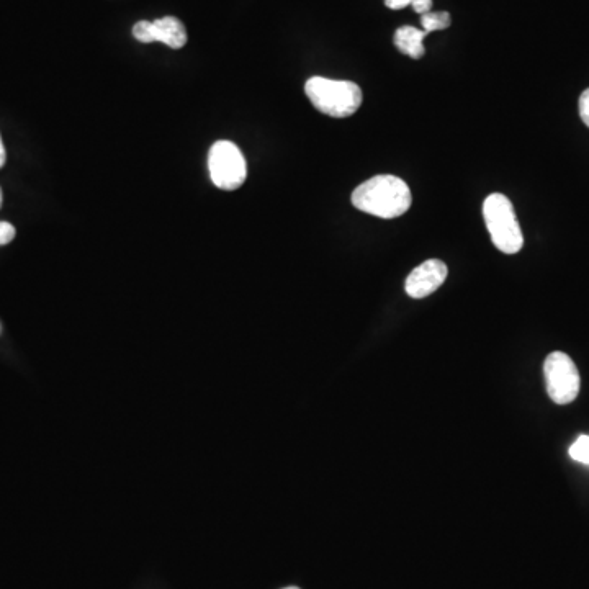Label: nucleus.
<instances>
[{"instance_id": "obj_1", "label": "nucleus", "mask_w": 589, "mask_h": 589, "mask_svg": "<svg viewBox=\"0 0 589 589\" xmlns=\"http://www.w3.org/2000/svg\"><path fill=\"white\" fill-rule=\"evenodd\" d=\"M352 205L383 220L405 215L413 203L410 187L396 176H375L365 180L352 192Z\"/></svg>"}, {"instance_id": "obj_2", "label": "nucleus", "mask_w": 589, "mask_h": 589, "mask_svg": "<svg viewBox=\"0 0 589 589\" xmlns=\"http://www.w3.org/2000/svg\"><path fill=\"white\" fill-rule=\"evenodd\" d=\"M305 94L318 112L333 118L352 117L362 105V90L351 81L311 77L306 82Z\"/></svg>"}, {"instance_id": "obj_3", "label": "nucleus", "mask_w": 589, "mask_h": 589, "mask_svg": "<svg viewBox=\"0 0 589 589\" xmlns=\"http://www.w3.org/2000/svg\"><path fill=\"white\" fill-rule=\"evenodd\" d=\"M483 218L498 251L504 254H518L521 251L524 236L513 203L506 195H488L483 202Z\"/></svg>"}, {"instance_id": "obj_4", "label": "nucleus", "mask_w": 589, "mask_h": 589, "mask_svg": "<svg viewBox=\"0 0 589 589\" xmlns=\"http://www.w3.org/2000/svg\"><path fill=\"white\" fill-rule=\"evenodd\" d=\"M208 171L218 189L236 190L248 177V164L236 144L216 141L208 154Z\"/></svg>"}, {"instance_id": "obj_5", "label": "nucleus", "mask_w": 589, "mask_h": 589, "mask_svg": "<svg viewBox=\"0 0 589 589\" xmlns=\"http://www.w3.org/2000/svg\"><path fill=\"white\" fill-rule=\"evenodd\" d=\"M545 385L550 400L557 405H570L580 393V372L572 357L565 352H552L545 359Z\"/></svg>"}, {"instance_id": "obj_6", "label": "nucleus", "mask_w": 589, "mask_h": 589, "mask_svg": "<svg viewBox=\"0 0 589 589\" xmlns=\"http://www.w3.org/2000/svg\"><path fill=\"white\" fill-rule=\"evenodd\" d=\"M133 36L141 43H164L172 50H180L187 45V30L184 23L176 17H162L154 22L141 20L133 27Z\"/></svg>"}, {"instance_id": "obj_7", "label": "nucleus", "mask_w": 589, "mask_h": 589, "mask_svg": "<svg viewBox=\"0 0 589 589\" xmlns=\"http://www.w3.org/2000/svg\"><path fill=\"white\" fill-rule=\"evenodd\" d=\"M447 274L449 269L444 262L439 259H429L408 275L405 282L406 293L416 300L429 297L446 282Z\"/></svg>"}, {"instance_id": "obj_8", "label": "nucleus", "mask_w": 589, "mask_h": 589, "mask_svg": "<svg viewBox=\"0 0 589 589\" xmlns=\"http://www.w3.org/2000/svg\"><path fill=\"white\" fill-rule=\"evenodd\" d=\"M426 36L428 33L419 30V28L401 27L396 30L393 41H395V46L400 53L413 59H421L426 54V48H424Z\"/></svg>"}, {"instance_id": "obj_9", "label": "nucleus", "mask_w": 589, "mask_h": 589, "mask_svg": "<svg viewBox=\"0 0 589 589\" xmlns=\"http://www.w3.org/2000/svg\"><path fill=\"white\" fill-rule=\"evenodd\" d=\"M452 23V17L449 12H428V14L421 15V25L426 33L439 32V30H446Z\"/></svg>"}, {"instance_id": "obj_10", "label": "nucleus", "mask_w": 589, "mask_h": 589, "mask_svg": "<svg viewBox=\"0 0 589 589\" xmlns=\"http://www.w3.org/2000/svg\"><path fill=\"white\" fill-rule=\"evenodd\" d=\"M570 455L576 462L589 465V436H580L570 447Z\"/></svg>"}, {"instance_id": "obj_11", "label": "nucleus", "mask_w": 589, "mask_h": 589, "mask_svg": "<svg viewBox=\"0 0 589 589\" xmlns=\"http://www.w3.org/2000/svg\"><path fill=\"white\" fill-rule=\"evenodd\" d=\"M15 234L17 231H15L14 225H10L9 221H0V246L12 243Z\"/></svg>"}, {"instance_id": "obj_12", "label": "nucleus", "mask_w": 589, "mask_h": 589, "mask_svg": "<svg viewBox=\"0 0 589 589\" xmlns=\"http://www.w3.org/2000/svg\"><path fill=\"white\" fill-rule=\"evenodd\" d=\"M578 108H580L581 120H583V123L589 128V89H586L585 92L581 94Z\"/></svg>"}, {"instance_id": "obj_13", "label": "nucleus", "mask_w": 589, "mask_h": 589, "mask_svg": "<svg viewBox=\"0 0 589 589\" xmlns=\"http://www.w3.org/2000/svg\"><path fill=\"white\" fill-rule=\"evenodd\" d=\"M410 5L419 15L428 14L432 10V0H411Z\"/></svg>"}, {"instance_id": "obj_14", "label": "nucleus", "mask_w": 589, "mask_h": 589, "mask_svg": "<svg viewBox=\"0 0 589 589\" xmlns=\"http://www.w3.org/2000/svg\"><path fill=\"white\" fill-rule=\"evenodd\" d=\"M411 4V0H385V5L388 9L401 10L408 7Z\"/></svg>"}, {"instance_id": "obj_15", "label": "nucleus", "mask_w": 589, "mask_h": 589, "mask_svg": "<svg viewBox=\"0 0 589 589\" xmlns=\"http://www.w3.org/2000/svg\"><path fill=\"white\" fill-rule=\"evenodd\" d=\"M5 161H7V153H5V146L4 141H2V136H0V169L4 167Z\"/></svg>"}, {"instance_id": "obj_16", "label": "nucleus", "mask_w": 589, "mask_h": 589, "mask_svg": "<svg viewBox=\"0 0 589 589\" xmlns=\"http://www.w3.org/2000/svg\"><path fill=\"white\" fill-rule=\"evenodd\" d=\"M0 207H2V189H0Z\"/></svg>"}, {"instance_id": "obj_17", "label": "nucleus", "mask_w": 589, "mask_h": 589, "mask_svg": "<svg viewBox=\"0 0 589 589\" xmlns=\"http://www.w3.org/2000/svg\"><path fill=\"white\" fill-rule=\"evenodd\" d=\"M285 589H300V588H293V586H292V588H285Z\"/></svg>"}]
</instances>
